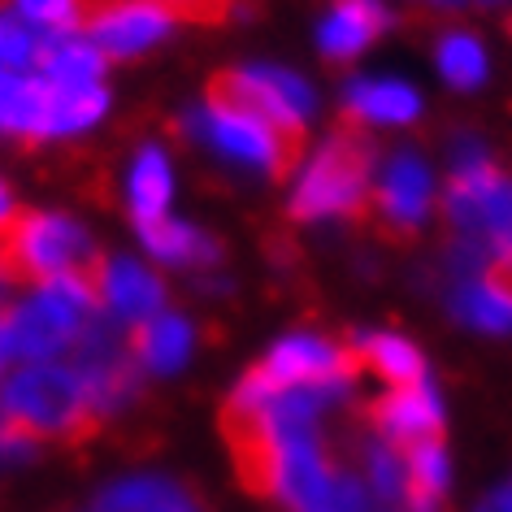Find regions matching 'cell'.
Wrapping results in <instances>:
<instances>
[{
  "label": "cell",
  "mask_w": 512,
  "mask_h": 512,
  "mask_svg": "<svg viewBox=\"0 0 512 512\" xmlns=\"http://www.w3.org/2000/svg\"><path fill=\"white\" fill-rule=\"evenodd\" d=\"M170 196H174V174H170V157L148 144L139 148V157L131 165V213L139 226H152L161 222L165 209H170Z\"/></svg>",
  "instance_id": "23"
},
{
  "label": "cell",
  "mask_w": 512,
  "mask_h": 512,
  "mask_svg": "<svg viewBox=\"0 0 512 512\" xmlns=\"http://www.w3.org/2000/svg\"><path fill=\"white\" fill-rule=\"evenodd\" d=\"M174 18H191V22H217L230 9V0H157Z\"/></svg>",
  "instance_id": "29"
},
{
  "label": "cell",
  "mask_w": 512,
  "mask_h": 512,
  "mask_svg": "<svg viewBox=\"0 0 512 512\" xmlns=\"http://www.w3.org/2000/svg\"><path fill=\"white\" fill-rule=\"evenodd\" d=\"M100 304H105L109 317H118V322L144 326L161 313L165 283L152 270H144L139 261L118 256V261H109L105 274H100Z\"/></svg>",
  "instance_id": "16"
},
{
  "label": "cell",
  "mask_w": 512,
  "mask_h": 512,
  "mask_svg": "<svg viewBox=\"0 0 512 512\" xmlns=\"http://www.w3.org/2000/svg\"><path fill=\"white\" fill-rule=\"evenodd\" d=\"M486 5H495V0H486Z\"/></svg>",
  "instance_id": "35"
},
{
  "label": "cell",
  "mask_w": 512,
  "mask_h": 512,
  "mask_svg": "<svg viewBox=\"0 0 512 512\" xmlns=\"http://www.w3.org/2000/svg\"><path fill=\"white\" fill-rule=\"evenodd\" d=\"M352 348H356V361L374 365V374L387 378L391 387H408V382L426 378V356L400 330H361Z\"/></svg>",
  "instance_id": "18"
},
{
  "label": "cell",
  "mask_w": 512,
  "mask_h": 512,
  "mask_svg": "<svg viewBox=\"0 0 512 512\" xmlns=\"http://www.w3.org/2000/svg\"><path fill=\"white\" fill-rule=\"evenodd\" d=\"M105 256L92 248L83 226L57 213H14L0 226V283L44 287L53 278H100Z\"/></svg>",
  "instance_id": "2"
},
{
  "label": "cell",
  "mask_w": 512,
  "mask_h": 512,
  "mask_svg": "<svg viewBox=\"0 0 512 512\" xmlns=\"http://www.w3.org/2000/svg\"><path fill=\"white\" fill-rule=\"evenodd\" d=\"M74 369H79V378H83V387L92 395L100 417L126 408L139 391V361L118 339V317L96 313L92 322H87V330L79 335V361H74Z\"/></svg>",
  "instance_id": "9"
},
{
  "label": "cell",
  "mask_w": 512,
  "mask_h": 512,
  "mask_svg": "<svg viewBox=\"0 0 512 512\" xmlns=\"http://www.w3.org/2000/svg\"><path fill=\"white\" fill-rule=\"evenodd\" d=\"M139 235H144V248L165 265H217L222 261V243L187 222L161 217L152 226H139Z\"/></svg>",
  "instance_id": "22"
},
{
  "label": "cell",
  "mask_w": 512,
  "mask_h": 512,
  "mask_svg": "<svg viewBox=\"0 0 512 512\" xmlns=\"http://www.w3.org/2000/svg\"><path fill=\"white\" fill-rule=\"evenodd\" d=\"M187 135L200 139L204 148H213L222 161H230L235 170L261 174V178H283L291 165H300V144L287 139L283 131H274L270 122H261L256 113L226 105V100H204L200 109H191Z\"/></svg>",
  "instance_id": "6"
},
{
  "label": "cell",
  "mask_w": 512,
  "mask_h": 512,
  "mask_svg": "<svg viewBox=\"0 0 512 512\" xmlns=\"http://www.w3.org/2000/svg\"><path fill=\"white\" fill-rule=\"evenodd\" d=\"M356 365H361L356 352L339 348L335 339L296 330V335L278 339L256 369L274 387H339V382H356Z\"/></svg>",
  "instance_id": "11"
},
{
  "label": "cell",
  "mask_w": 512,
  "mask_h": 512,
  "mask_svg": "<svg viewBox=\"0 0 512 512\" xmlns=\"http://www.w3.org/2000/svg\"><path fill=\"white\" fill-rule=\"evenodd\" d=\"M14 213H18V209H14V196H9V187L0 183V226H5Z\"/></svg>",
  "instance_id": "33"
},
{
  "label": "cell",
  "mask_w": 512,
  "mask_h": 512,
  "mask_svg": "<svg viewBox=\"0 0 512 512\" xmlns=\"http://www.w3.org/2000/svg\"><path fill=\"white\" fill-rule=\"evenodd\" d=\"M443 217L452 226L447 274H495L512 287V178L495 165L452 174Z\"/></svg>",
  "instance_id": "1"
},
{
  "label": "cell",
  "mask_w": 512,
  "mask_h": 512,
  "mask_svg": "<svg viewBox=\"0 0 512 512\" xmlns=\"http://www.w3.org/2000/svg\"><path fill=\"white\" fill-rule=\"evenodd\" d=\"M473 512H512V478H504L499 486H491V491L482 495V504Z\"/></svg>",
  "instance_id": "30"
},
{
  "label": "cell",
  "mask_w": 512,
  "mask_h": 512,
  "mask_svg": "<svg viewBox=\"0 0 512 512\" xmlns=\"http://www.w3.org/2000/svg\"><path fill=\"white\" fill-rule=\"evenodd\" d=\"M447 313L473 335L504 339L512 335V287L495 274H452L447 283Z\"/></svg>",
  "instance_id": "15"
},
{
  "label": "cell",
  "mask_w": 512,
  "mask_h": 512,
  "mask_svg": "<svg viewBox=\"0 0 512 512\" xmlns=\"http://www.w3.org/2000/svg\"><path fill=\"white\" fill-rule=\"evenodd\" d=\"M40 40L22 18H0V66L9 70H27L40 61Z\"/></svg>",
  "instance_id": "28"
},
{
  "label": "cell",
  "mask_w": 512,
  "mask_h": 512,
  "mask_svg": "<svg viewBox=\"0 0 512 512\" xmlns=\"http://www.w3.org/2000/svg\"><path fill=\"white\" fill-rule=\"evenodd\" d=\"M18 79H22V74H14L9 66H0V131H5V113H9V100H14Z\"/></svg>",
  "instance_id": "31"
},
{
  "label": "cell",
  "mask_w": 512,
  "mask_h": 512,
  "mask_svg": "<svg viewBox=\"0 0 512 512\" xmlns=\"http://www.w3.org/2000/svg\"><path fill=\"white\" fill-rule=\"evenodd\" d=\"M9 356H14V343H9V309L0 304V374H5Z\"/></svg>",
  "instance_id": "32"
},
{
  "label": "cell",
  "mask_w": 512,
  "mask_h": 512,
  "mask_svg": "<svg viewBox=\"0 0 512 512\" xmlns=\"http://www.w3.org/2000/svg\"><path fill=\"white\" fill-rule=\"evenodd\" d=\"M339 100L343 113L365 131H404L426 109L417 83L395 79V74H356V79L343 83Z\"/></svg>",
  "instance_id": "12"
},
{
  "label": "cell",
  "mask_w": 512,
  "mask_h": 512,
  "mask_svg": "<svg viewBox=\"0 0 512 512\" xmlns=\"http://www.w3.org/2000/svg\"><path fill=\"white\" fill-rule=\"evenodd\" d=\"M387 512H404V508H387Z\"/></svg>",
  "instance_id": "34"
},
{
  "label": "cell",
  "mask_w": 512,
  "mask_h": 512,
  "mask_svg": "<svg viewBox=\"0 0 512 512\" xmlns=\"http://www.w3.org/2000/svg\"><path fill=\"white\" fill-rule=\"evenodd\" d=\"M174 14L157 0H87L83 5V35L105 57H139L157 48L174 31Z\"/></svg>",
  "instance_id": "10"
},
{
  "label": "cell",
  "mask_w": 512,
  "mask_h": 512,
  "mask_svg": "<svg viewBox=\"0 0 512 512\" xmlns=\"http://www.w3.org/2000/svg\"><path fill=\"white\" fill-rule=\"evenodd\" d=\"M83 5L87 0H14L18 18L44 35H83Z\"/></svg>",
  "instance_id": "27"
},
{
  "label": "cell",
  "mask_w": 512,
  "mask_h": 512,
  "mask_svg": "<svg viewBox=\"0 0 512 512\" xmlns=\"http://www.w3.org/2000/svg\"><path fill=\"white\" fill-rule=\"evenodd\" d=\"M361 478L369 486V495L387 508H404L408 504V460H404V447L387 443L382 434L365 439L361 447Z\"/></svg>",
  "instance_id": "25"
},
{
  "label": "cell",
  "mask_w": 512,
  "mask_h": 512,
  "mask_svg": "<svg viewBox=\"0 0 512 512\" xmlns=\"http://www.w3.org/2000/svg\"><path fill=\"white\" fill-rule=\"evenodd\" d=\"M35 66H40V79H48L53 87H92L105 70V53L79 35H44Z\"/></svg>",
  "instance_id": "19"
},
{
  "label": "cell",
  "mask_w": 512,
  "mask_h": 512,
  "mask_svg": "<svg viewBox=\"0 0 512 512\" xmlns=\"http://www.w3.org/2000/svg\"><path fill=\"white\" fill-rule=\"evenodd\" d=\"M387 31L391 9L382 0H335L317 22V53L326 61H356Z\"/></svg>",
  "instance_id": "14"
},
{
  "label": "cell",
  "mask_w": 512,
  "mask_h": 512,
  "mask_svg": "<svg viewBox=\"0 0 512 512\" xmlns=\"http://www.w3.org/2000/svg\"><path fill=\"white\" fill-rule=\"evenodd\" d=\"M109 92L100 83L92 87H53V109H48V139L87 131L92 122L105 118Z\"/></svg>",
  "instance_id": "26"
},
{
  "label": "cell",
  "mask_w": 512,
  "mask_h": 512,
  "mask_svg": "<svg viewBox=\"0 0 512 512\" xmlns=\"http://www.w3.org/2000/svg\"><path fill=\"white\" fill-rule=\"evenodd\" d=\"M434 66L452 92H478L491 79V53L473 31H443L434 40Z\"/></svg>",
  "instance_id": "21"
},
{
  "label": "cell",
  "mask_w": 512,
  "mask_h": 512,
  "mask_svg": "<svg viewBox=\"0 0 512 512\" xmlns=\"http://www.w3.org/2000/svg\"><path fill=\"white\" fill-rule=\"evenodd\" d=\"M100 512H200V504L178 482L126 478V482H113L100 495Z\"/></svg>",
  "instance_id": "24"
},
{
  "label": "cell",
  "mask_w": 512,
  "mask_h": 512,
  "mask_svg": "<svg viewBox=\"0 0 512 512\" xmlns=\"http://www.w3.org/2000/svg\"><path fill=\"white\" fill-rule=\"evenodd\" d=\"M0 417L31 439L83 443L100 426V413L74 365L35 361L0 387Z\"/></svg>",
  "instance_id": "3"
},
{
  "label": "cell",
  "mask_w": 512,
  "mask_h": 512,
  "mask_svg": "<svg viewBox=\"0 0 512 512\" xmlns=\"http://www.w3.org/2000/svg\"><path fill=\"white\" fill-rule=\"evenodd\" d=\"M374 161L365 135L335 131L309 157H300L296 187H291V217L296 222H348L369 204L374 191Z\"/></svg>",
  "instance_id": "4"
},
{
  "label": "cell",
  "mask_w": 512,
  "mask_h": 512,
  "mask_svg": "<svg viewBox=\"0 0 512 512\" xmlns=\"http://www.w3.org/2000/svg\"><path fill=\"white\" fill-rule=\"evenodd\" d=\"M191 348H196V330L178 313H157L152 322L135 326V339H131L135 361L148 374H178L191 361Z\"/></svg>",
  "instance_id": "17"
},
{
  "label": "cell",
  "mask_w": 512,
  "mask_h": 512,
  "mask_svg": "<svg viewBox=\"0 0 512 512\" xmlns=\"http://www.w3.org/2000/svg\"><path fill=\"white\" fill-rule=\"evenodd\" d=\"M408 460V504L404 512H439V504L452 491V456L439 439H421L404 447Z\"/></svg>",
  "instance_id": "20"
},
{
  "label": "cell",
  "mask_w": 512,
  "mask_h": 512,
  "mask_svg": "<svg viewBox=\"0 0 512 512\" xmlns=\"http://www.w3.org/2000/svg\"><path fill=\"white\" fill-rule=\"evenodd\" d=\"M209 96L256 113L261 122H270L274 131H283L287 139H296V144L304 139V126L317 118V92H313V83L300 79L296 70L265 66V61L213 74V79H209Z\"/></svg>",
  "instance_id": "7"
},
{
  "label": "cell",
  "mask_w": 512,
  "mask_h": 512,
  "mask_svg": "<svg viewBox=\"0 0 512 512\" xmlns=\"http://www.w3.org/2000/svg\"><path fill=\"white\" fill-rule=\"evenodd\" d=\"M100 309V278H53L35 287L31 300L9 309V343L22 361H53L79 343L87 322Z\"/></svg>",
  "instance_id": "5"
},
{
  "label": "cell",
  "mask_w": 512,
  "mask_h": 512,
  "mask_svg": "<svg viewBox=\"0 0 512 512\" xmlns=\"http://www.w3.org/2000/svg\"><path fill=\"white\" fill-rule=\"evenodd\" d=\"M374 213L382 217V226L391 235H417L421 226L430 222L434 200H439V178H434V165L426 152L417 148H395L382 157V165L374 170Z\"/></svg>",
  "instance_id": "8"
},
{
  "label": "cell",
  "mask_w": 512,
  "mask_h": 512,
  "mask_svg": "<svg viewBox=\"0 0 512 512\" xmlns=\"http://www.w3.org/2000/svg\"><path fill=\"white\" fill-rule=\"evenodd\" d=\"M443 395L430 378L408 382V387H391L378 395L374 404V430L395 447H413L421 439H439L443 430Z\"/></svg>",
  "instance_id": "13"
}]
</instances>
